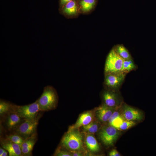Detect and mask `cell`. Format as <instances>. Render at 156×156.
<instances>
[{
    "mask_svg": "<svg viewBox=\"0 0 156 156\" xmlns=\"http://www.w3.org/2000/svg\"><path fill=\"white\" fill-rule=\"evenodd\" d=\"M37 138V134L36 133L24 140L20 146L22 156L32 155V151Z\"/></svg>",
    "mask_w": 156,
    "mask_h": 156,
    "instance_id": "cell-15",
    "label": "cell"
},
{
    "mask_svg": "<svg viewBox=\"0 0 156 156\" xmlns=\"http://www.w3.org/2000/svg\"><path fill=\"white\" fill-rule=\"evenodd\" d=\"M77 12V7L75 1L72 0L64 6L63 9V12L68 15H74Z\"/></svg>",
    "mask_w": 156,
    "mask_h": 156,
    "instance_id": "cell-18",
    "label": "cell"
},
{
    "mask_svg": "<svg viewBox=\"0 0 156 156\" xmlns=\"http://www.w3.org/2000/svg\"><path fill=\"white\" fill-rule=\"evenodd\" d=\"M85 144L86 149L92 153H95L100 149V145L94 134L84 132Z\"/></svg>",
    "mask_w": 156,
    "mask_h": 156,
    "instance_id": "cell-14",
    "label": "cell"
},
{
    "mask_svg": "<svg viewBox=\"0 0 156 156\" xmlns=\"http://www.w3.org/2000/svg\"><path fill=\"white\" fill-rule=\"evenodd\" d=\"M117 91L107 89L104 90L102 94L103 104L115 109L120 107L122 104Z\"/></svg>",
    "mask_w": 156,
    "mask_h": 156,
    "instance_id": "cell-8",
    "label": "cell"
},
{
    "mask_svg": "<svg viewBox=\"0 0 156 156\" xmlns=\"http://www.w3.org/2000/svg\"><path fill=\"white\" fill-rule=\"evenodd\" d=\"M5 149L1 147L0 148V156H1Z\"/></svg>",
    "mask_w": 156,
    "mask_h": 156,
    "instance_id": "cell-28",
    "label": "cell"
},
{
    "mask_svg": "<svg viewBox=\"0 0 156 156\" xmlns=\"http://www.w3.org/2000/svg\"><path fill=\"white\" fill-rule=\"evenodd\" d=\"M0 144L7 150L9 156H22L20 146L5 138H0Z\"/></svg>",
    "mask_w": 156,
    "mask_h": 156,
    "instance_id": "cell-13",
    "label": "cell"
},
{
    "mask_svg": "<svg viewBox=\"0 0 156 156\" xmlns=\"http://www.w3.org/2000/svg\"><path fill=\"white\" fill-rule=\"evenodd\" d=\"M72 0H60V3L61 6H64L66 4Z\"/></svg>",
    "mask_w": 156,
    "mask_h": 156,
    "instance_id": "cell-27",
    "label": "cell"
},
{
    "mask_svg": "<svg viewBox=\"0 0 156 156\" xmlns=\"http://www.w3.org/2000/svg\"><path fill=\"white\" fill-rule=\"evenodd\" d=\"M96 120L94 110L83 112L79 116L75 123L70 126V129H79Z\"/></svg>",
    "mask_w": 156,
    "mask_h": 156,
    "instance_id": "cell-12",
    "label": "cell"
},
{
    "mask_svg": "<svg viewBox=\"0 0 156 156\" xmlns=\"http://www.w3.org/2000/svg\"><path fill=\"white\" fill-rule=\"evenodd\" d=\"M123 60L113 49L108 54L106 59L105 73L121 72Z\"/></svg>",
    "mask_w": 156,
    "mask_h": 156,
    "instance_id": "cell-6",
    "label": "cell"
},
{
    "mask_svg": "<svg viewBox=\"0 0 156 156\" xmlns=\"http://www.w3.org/2000/svg\"><path fill=\"white\" fill-rule=\"evenodd\" d=\"M124 120H125L121 115L114 119L108 125H112L118 129Z\"/></svg>",
    "mask_w": 156,
    "mask_h": 156,
    "instance_id": "cell-25",
    "label": "cell"
},
{
    "mask_svg": "<svg viewBox=\"0 0 156 156\" xmlns=\"http://www.w3.org/2000/svg\"><path fill=\"white\" fill-rule=\"evenodd\" d=\"M105 74L104 85L106 89L116 91L123 82L126 74L121 72Z\"/></svg>",
    "mask_w": 156,
    "mask_h": 156,
    "instance_id": "cell-7",
    "label": "cell"
},
{
    "mask_svg": "<svg viewBox=\"0 0 156 156\" xmlns=\"http://www.w3.org/2000/svg\"><path fill=\"white\" fill-rule=\"evenodd\" d=\"M95 3V0H81L80 4L82 11L85 12L89 11L93 8Z\"/></svg>",
    "mask_w": 156,
    "mask_h": 156,
    "instance_id": "cell-21",
    "label": "cell"
},
{
    "mask_svg": "<svg viewBox=\"0 0 156 156\" xmlns=\"http://www.w3.org/2000/svg\"><path fill=\"white\" fill-rule=\"evenodd\" d=\"M113 49L123 60L132 58L129 52L123 45L118 44Z\"/></svg>",
    "mask_w": 156,
    "mask_h": 156,
    "instance_id": "cell-17",
    "label": "cell"
},
{
    "mask_svg": "<svg viewBox=\"0 0 156 156\" xmlns=\"http://www.w3.org/2000/svg\"><path fill=\"white\" fill-rule=\"evenodd\" d=\"M13 111L25 119L31 120L37 117L40 110L36 100L32 103L24 105L13 104Z\"/></svg>",
    "mask_w": 156,
    "mask_h": 156,
    "instance_id": "cell-5",
    "label": "cell"
},
{
    "mask_svg": "<svg viewBox=\"0 0 156 156\" xmlns=\"http://www.w3.org/2000/svg\"><path fill=\"white\" fill-rule=\"evenodd\" d=\"M37 100L40 111H49L57 107L58 96L55 88L47 86L44 87L42 94Z\"/></svg>",
    "mask_w": 156,
    "mask_h": 156,
    "instance_id": "cell-2",
    "label": "cell"
},
{
    "mask_svg": "<svg viewBox=\"0 0 156 156\" xmlns=\"http://www.w3.org/2000/svg\"><path fill=\"white\" fill-rule=\"evenodd\" d=\"M13 104L10 103L0 100V116L4 117L10 112L13 111Z\"/></svg>",
    "mask_w": 156,
    "mask_h": 156,
    "instance_id": "cell-19",
    "label": "cell"
},
{
    "mask_svg": "<svg viewBox=\"0 0 156 156\" xmlns=\"http://www.w3.org/2000/svg\"><path fill=\"white\" fill-rule=\"evenodd\" d=\"M136 67L132 58L124 60L121 72L127 74L135 69Z\"/></svg>",
    "mask_w": 156,
    "mask_h": 156,
    "instance_id": "cell-20",
    "label": "cell"
},
{
    "mask_svg": "<svg viewBox=\"0 0 156 156\" xmlns=\"http://www.w3.org/2000/svg\"><path fill=\"white\" fill-rule=\"evenodd\" d=\"M109 156H120V154L115 149H113L109 153Z\"/></svg>",
    "mask_w": 156,
    "mask_h": 156,
    "instance_id": "cell-26",
    "label": "cell"
},
{
    "mask_svg": "<svg viewBox=\"0 0 156 156\" xmlns=\"http://www.w3.org/2000/svg\"><path fill=\"white\" fill-rule=\"evenodd\" d=\"M40 116L38 114L37 117L33 119H25L13 131L14 133L19 135L24 140L31 136L37 133V128Z\"/></svg>",
    "mask_w": 156,
    "mask_h": 156,
    "instance_id": "cell-4",
    "label": "cell"
},
{
    "mask_svg": "<svg viewBox=\"0 0 156 156\" xmlns=\"http://www.w3.org/2000/svg\"><path fill=\"white\" fill-rule=\"evenodd\" d=\"M102 127L101 123L95 120L81 128L84 132L94 134L98 132Z\"/></svg>",
    "mask_w": 156,
    "mask_h": 156,
    "instance_id": "cell-16",
    "label": "cell"
},
{
    "mask_svg": "<svg viewBox=\"0 0 156 156\" xmlns=\"http://www.w3.org/2000/svg\"><path fill=\"white\" fill-rule=\"evenodd\" d=\"M121 107V114L125 120L134 121L143 119V114L139 110L125 103Z\"/></svg>",
    "mask_w": 156,
    "mask_h": 156,
    "instance_id": "cell-9",
    "label": "cell"
},
{
    "mask_svg": "<svg viewBox=\"0 0 156 156\" xmlns=\"http://www.w3.org/2000/svg\"><path fill=\"white\" fill-rule=\"evenodd\" d=\"M79 129H68L64 135L60 145L71 153L81 152L87 153L84 141V134Z\"/></svg>",
    "mask_w": 156,
    "mask_h": 156,
    "instance_id": "cell-1",
    "label": "cell"
},
{
    "mask_svg": "<svg viewBox=\"0 0 156 156\" xmlns=\"http://www.w3.org/2000/svg\"><path fill=\"white\" fill-rule=\"evenodd\" d=\"M136 125L134 121L124 120L118 129L119 130L125 131L134 126Z\"/></svg>",
    "mask_w": 156,
    "mask_h": 156,
    "instance_id": "cell-24",
    "label": "cell"
},
{
    "mask_svg": "<svg viewBox=\"0 0 156 156\" xmlns=\"http://www.w3.org/2000/svg\"><path fill=\"white\" fill-rule=\"evenodd\" d=\"M8 152L6 150H5L4 152L2 154L1 156H8Z\"/></svg>",
    "mask_w": 156,
    "mask_h": 156,
    "instance_id": "cell-29",
    "label": "cell"
},
{
    "mask_svg": "<svg viewBox=\"0 0 156 156\" xmlns=\"http://www.w3.org/2000/svg\"><path fill=\"white\" fill-rule=\"evenodd\" d=\"M5 137L20 146L21 145L25 140L20 135L15 133L13 134L6 135Z\"/></svg>",
    "mask_w": 156,
    "mask_h": 156,
    "instance_id": "cell-22",
    "label": "cell"
},
{
    "mask_svg": "<svg viewBox=\"0 0 156 156\" xmlns=\"http://www.w3.org/2000/svg\"><path fill=\"white\" fill-rule=\"evenodd\" d=\"M116 109L102 104L94 109L96 120L101 124L107 122Z\"/></svg>",
    "mask_w": 156,
    "mask_h": 156,
    "instance_id": "cell-10",
    "label": "cell"
},
{
    "mask_svg": "<svg viewBox=\"0 0 156 156\" xmlns=\"http://www.w3.org/2000/svg\"><path fill=\"white\" fill-rule=\"evenodd\" d=\"M3 117L4 125L10 131H14L25 120L14 111L10 112Z\"/></svg>",
    "mask_w": 156,
    "mask_h": 156,
    "instance_id": "cell-11",
    "label": "cell"
},
{
    "mask_svg": "<svg viewBox=\"0 0 156 156\" xmlns=\"http://www.w3.org/2000/svg\"><path fill=\"white\" fill-rule=\"evenodd\" d=\"M120 134L119 130L109 125L102 126L98 132V136L101 142L106 146H113Z\"/></svg>",
    "mask_w": 156,
    "mask_h": 156,
    "instance_id": "cell-3",
    "label": "cell"
},
{
    "mask_svg": "<svg viewBox=\"0 0 156 156\" xmlns=\"http://www.w3.org/2000/svg\"><path fill=\"white\" fill-rule=\"evenodd\" d=\"M55 156H72L71 153L60 145L56 148L54 154Z\"/></svg>",
    "mask_w": 156,
    "mask_h": 156,
    "instance_id": "cell-23",
    "label": "cell"
}]
</instances>
